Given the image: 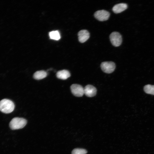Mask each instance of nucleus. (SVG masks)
Returning a JSON list of instances; mask_svg holds the SVG:
<instances>
[{
	"instance_id": "f257e3e1",
	"label": "nucleus",
	"mask_w": 154,
	"mask_h": 154,
	"mask_svg": "<svg viewBox=\"0 0 154 154\" xmlns=\"http://www.w3.org/2000/svg\"><path fill=\"white\" fill-rule=\"evenodd\" d=\"M14 108V104L11 100L4 99L0 101V111L2 112L10 113L13 111Z\"/></svg>"
},
{
	"instance_id": "f03ea898",
	"label": "nucleus",
	"mask_w": 154,
	"mask_h": 154,
	"mask_svg": "<svg viewBox=\"0 0 154 154\" xmlns=\"http://www.w3.org/2000/svg\"><path fill=\"white\" fill-rule=\"evenodd\" d=\"M27 123V120L24 118L15 117L11 120L9 123V127L12 130L22 128Z\"/></svg>"
},
{
	"instance_id": "7ed1b4c3",
	"label": "nucleus",
	"mask_w": 154,
	"mask_h": 154,
	"mask_svg": "<svg viewBox=\"0 0 154 154\" xmlns=\"http://www.w3.org/2000/svg\"><path fill=\"white\" fill-rule=\"evenodd\" d=\"M110 38L112 44L116 47L120 46L122 42L121 36L118 32L112 33L110 36Z\"/></svg>"
},
{
	"instance_id": "20e7f679",
	"label": "nucleus",
	"mask_w": 154,
	"mask_h": 154,
	"mask_svg": "<svg viewBox=\"0 0 154 154\" xmlns=\"http://www.w3.org/2000/svg\"><path fill=\"white\" fill-rule=\"evenodd\" d=\"M100 66L102 71L107 73H112L116 68L115 63L112 61L103 62L101 64Z\"/></svg>"
},
{
	"instance_id": "39448f33",
	"label": "nucleus",
	"mask_w": 154,
	"mask_h": 154,
	"mask_svg": "<svg viewBox=\"0 0 154 154\" xmlns=\"http://www.w3.org/2000/svg\"><path fill=\"white\" fill-rule=\"evenodd\" d=\"M110 13L105 10H102L97 11L94 14V16L98 20L100 21L107 20L109 19Z\"/></svg>"
},
{
	"instance_id": "423d86ee",
	"label": "nucleus",
	"mask_w": 154,
	"mask_h": 154,
	"mask_svg": "<svg viewBox=\"0 0 154 154\" xmlns=\"http://www.w3.org/2000/svg\"><path fill=\"white\" fill-rule=\"evenodd\" d=\"M70 89L72 94L77 97H81L84 94V88L81 85L74 84L70 86Z\"/></svg>"
},
{
	"instance_id": "0eeeda50",
	"label": "nucleus",
	"mask_w": 154,
	"mask_h": 154,
	"mask_svg": "<svg viewBox=\"0 0 154 154\" xmlns=\"http://www.w3.org/2000/svg\"><path fill=\"white\" fill-rule=\"evenodd\" d=\"M96 88L91 85H87L84 88V94L88 97L95 96L96 94Z\"/></svg>"
},
{
	"instance_id": "6e6552de",
	"label": "nucleus",
	"mask_w": 154,
	"mask_h": 154,
	"mask_svg": "<svg viewBox=\"0 0 154 154\" xmlns=\"http://www.w3.org/2000/svg\"><path fill=\"white\" fill-rule=\"evenodd\" d=\"M79 41L81 43H84L89 38L90 33L86 30H82L78 33Z\"/></svg>"
},
{
	"instance_id": "1a4fd4ad",
	"label": "nucleus",
	"mask_w": 154,
	"mask_h": 154,
	"mask_svg": "<svg viewBox=\"0 0 154 154\" xmlns=\"http://www.w3.org/2000/svg\"><path fill=\"white\" fill-rule=\"evenodd\" d=\"M127 7V5L125 3H120L115 5L112 10L116 13H120L126 9Z\"/></svg>"
},
{
	"instance_id": "9d476101",
	"label": "nucleus",
	"mask_w": 154,
	"mask_h": 154,
	"mask_svg": "<svg viewBox=\"0 0 154 154\" xmlns=\"http://www.w3.org/2000/svg\"><path fill=\"white\" fill-rule=\"evenodd\" d=\"M57 78L62 80H66L70 76V72L67 70H63L58 71L56 74Z\"/></svg>"
},
{
	"instance_id": "9b49d317",
	"label": "nucleus",
	"mask_w": 154,
	"mask_h": 154,
	"mask_svg": "<svg viewBox=\"0 0 154 154\" xmlns=\"http://www.w3.org/2000/svg\"><path fill=\"white\" fill-rule=\"evenodd\" d=\"M47 75V72L44 70L36 71L33 74L34 78L36 80H39L45 78Z\"/></svg>"
},
{
	"instance_id": "f8f14e48",
	"label": "nucleus",
	"mask_w": 154,
	"mask_h": 154,
	"mask_svg": "<svg viewBox=\"0 0 154 154\" xmlns=\"http://www.w3.org/2000/svg\"><path fill=\"white\" fill-rule=\"evenodd\" d=\"M49 36L50 39L55 40H58L60 38V35L58 31H52L49 33Z\"/></svg>"
},
{
	"instance_id": "ddd939ff",
	"label": "nucleus",
	"mask_w": 154,
	"mask_h": 154,
	"mask_svg": "<svg viewBox=\"0 0 154 154\" xmlns=\"http://www.w3.org/2000/svg\"><path fill=\"white\" fill-rule=\"evenodd\" d=\"M144 90L147 94L154 95V85H146L144 87Z\"/></svg>"
},
{
	"instance_id": "4468645a",
	"label": "nucleus",
	"mask_w": 154,
	"mask_h": 154,
	"mask_svg": "<svg viewBox=\"0 0 154 154\" xmlns=\"http://www.w3.org/2000/svg\"><path fill=\"white\" fill-rule=\"evenodd\" d=\"M87 152V151L85 149L76 148L72 150V154H86Z\"/></svg>"
}]
</instances>
